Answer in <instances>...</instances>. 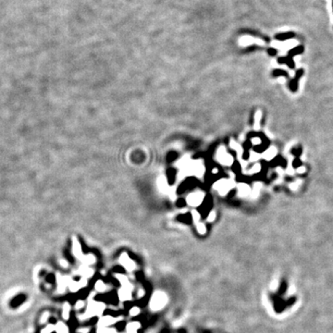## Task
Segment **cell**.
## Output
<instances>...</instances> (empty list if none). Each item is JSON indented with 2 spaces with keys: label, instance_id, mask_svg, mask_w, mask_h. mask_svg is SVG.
<instances>
[{
  "label": "cell",
  "instance_id": "1",
  "mask_svg": "<svg viewBox=\"0 0 333 333\" xmlns=\"http://www.w3.org/2000/svg\"><path fill=\"white\" fill-rule=\"evenodd\" d=\"M168 302V296L166 295L165 292L157 291L156 292L150 301V308L153 311H159L162 308H164Z\"/></svg>",
  "mask_w": 333,
  "mask_h": 333
},
{
  "label": "cell",
  "instance_id": "2",
  "mask_svg": "<svg viewBox=\"0 0 333 333\" xmlns=\"http://www.w3.org/2000/svg\"><path fill=\"white\" fill-rule=\"evenodd\" d=\"M104 309H105V305L102 304V302L91 301L88 305L85 316L91 317L95 316H101V314L104 312Z\"/></svg>",
  "mask_w": 333,
  "mask_h": 333
},
{
  "label": "cell",
  "instance_id": "3",
  "mask_svg": "<svg viewBox=\"0 0 333 333\" xmlns=\"http://www.w3.org/2000/svg\"><path fill=\"white\" fill-rule=\"evenodd\" d=\"M204 197H205V194L203 192H195L187 196L186 202L191 206H198L202 204Z\"/></svg>",
  "mask_w": 333,
  "mask_h": 333
},
{
  "label": "cell",
  "instance_id": "4",
  "mask_svg": "<svg viewBox=\"0 0 333 333\" xmlns=\"http://www.w3.org/2000/svg\"><path fill=\"white\" fill-rule=\"evenodd\" d=\"M119 263L121 264L122 266L126 268V270L129 271V272H132L136 268L135 263L130 258V256H129L126 253H123L121 255H120Z\"/></svg>",
  "mask_w": 333,
  "mask_h": 333
},
{
  "label": "cell",
  "instance_id": "5",
  "mask_svg": "<svg viewBox=\"0 0 333 333\" xmlns=\"http://www.w3.org/2000/svg\"><path fill=\"white\" fill-rule=\"evenodd\" d=\"M227 154L226 150L223 147H220L217 152V159L223 165H231L232 164V158Z\"/></svg>",
  "mask_w": 333,
  "mask_h": 333
},
{
  "label": "cell",
  "instance_id": "6",
  "mask_svg": "<svg viewBox=\"0 0 333 333\" xmlns=\"http://www.w3.org/2000/svg\"><path fill=\"white\" fill-rule=\"evenodd\" d=\"M119 320V318H118V317H113L111 316H105L101 317L99 322H98V325H99V328H108V326L115 324Z\"/></svg>",
  "mask_w": 333,
  "mask_h": 333
},
{
  "label": "cell",
  "instance_id": "7",
  "mask_svg": "<svg viewBox=\"0 0 333 333\" xmlns=\"http://www.w3.org/2000/svg\"><path fill=\"white\" fill-rule=\"evenodd\" d=\"M72 252L77 258H80V259L82 258V250H81L79 241L77 240L76 237L72 238Z\"/></svg>",
  "mask_w": 333,
  "mask_h": 333
},
{
  "label": "cell",
  "instance_id": "8",
  "mask_svg": "<svg viewBox=\"0 0 333 333\" xmlns=\"http://www.w3.org/2000/svg\"><path fill=\"white\" fill-rule=\"evenodd\" d=\"M302 73H304V71H302V70H299V71H297L296 75H295V78L292 79V80L290 81L289 86H290V88H291V90L292 91V92H295V91H297V88H298V80H299V78L302 75Z\"/></svg>",
  "mask_w": 333,
  "mask_h": 333
},
{
  "label": "cell",
  "instance_id": "9",
  "mask_svg": "<svg viewBox=\"0 0 333 333\" xmlns=\"http://www.w3.org/2000/svg\"><path fill=\"white\" fill-rule=\"evenodd\" d=\"M119 297L122 301H129L132 299V290H129L127 288H123L119 290Z\"/></svg>",
  "mask_w": 333,
  "mask_h": 333
},
{
  "label": "cell",
  "instance_id": "10",
  "mask_svg": "<svg viewBox=\"0 0 333 333\" xmlns=\"http://www.w3.org/2000/svg\"><path fill=\"white\" fill-rule=\"evenodd\" d=\"M116 278L119 279V281L120 282V284L122 285L123 288H127L129 290H132V285L131 284V282L129 281V279L126 276L124 275H121V274H119V275H116Z\"/></svg>",
  "mask_w": 333,
  "mask_h": 333
},
{
  "label": "cell",
  "instance_id": "11",
  "mask_svg": "<svg viewBox=\"0 0 333 333\" xmlns=\"http://www.w3.org/2000/svg\"><path fill=\"white\" fill-rule=\"evenodd\" d=\"M226 182L227 181L225 180H218L217 182L216 183V184H214V188H216L217 190L221 194L223 193H226V192L229 190V188H228V185L226 184Z\"/></svg>",
  "mask_w": 333,
  "mask_h": 333
},
{
  "label": "cell",
  "instance_id": "12",
  "mask_svg": "<svg viewBox=\"0 0 333 333\" xmlns=\"http://www.w3.org/2000/svg\"><path fill=\"white\" fill-rule=\"evenodd\" d=\"M140 328H141V324L139 322H131L127 325L126 332L127 333H137Z\"/></svg>",
  "mask_w": 333,
  "mask_h": 333
},
{
  "label": "cell",
  "instance_id": "13",
  "mask_svg": "<svg viewBox=\"0 0 333 333\" xmlns=\"http://www.w3.org/2000/svg\"><path fill=\"white\" fill-rule=\"evenodd\" d=\"M157 185H158V187H159V189H160V190L163 193H166V192H169V185H168V183H166V180L165 177H160L159 179H158Z\"/></svg>",
  "mask_w": 333,
  "mask_h": 333
},
{
  "label": "cell",
  "instance_id": "14",
  "mask_svg": "<svg viewBox=\"0 0 333 333\" xmlns=\"http://www.w3.org/2000/svg\"><path fill=\"white\" fill-rule=\"evenodd\" d=\"M278 62L279 64H287L290 67V69H294V62L292 60V57H279V58H278Z\"/></svg>",
  "mask_w": 333,
  "mask_h": 333
},
{
  "label": "cell",
  "instance_id": "15",
  "mask_svg": "<svg viewBox=\"0 0 333 333\" xmlns=\"http://www.w3.org/2000/svg\"><path fill=\"white\" fill-rule=\"evenodd\" d=\"M294 37V33L290 32V33H279L276 35V39L279 41H285L288 39H292Z\"/></svg>",
  "mask_w": 333,
  "mask_h": 333
},
{
  "label": "cell",
  "instance_id": "16",
  "mask_svg": "<svg viewBox=\"0 0 333 333\" xmlns=\"http://www.w3.org/2000/svg\"><path fill=\"white\" fill-rule=\"evenodd\" d=\"M304 49H305L304 47H302V45H299V47H295V48H293V49H292V50L289 51V53H288V57H293L295 55L302 54V53L304 52Z\"/></svg>",
  "mask_w": 333,
  "mask_h": 333
},
{
  "label": "cell",
  "instance_id": "17",
  "mask_svg": "<svg viewBox=\"0 0 333 333\" xmlns=\"http://www.w3.org/2000/svg\"><path fill=\"white\" fill-rule=\"evenodd\" d=\"M57 333H69V329L63 322H58L56 326Z\"/></svg>",
  "mask_w": 333,
  "mask_h": 333
},
{
  "label": "cell",
  "instance_id": "18",
  "mask_svg": "<svg viewBox=\"0 0 333 333\" xmlns=\"http://www.w3.org/2000/svg\"><path fill=\"white\" fill-rule=\"evenodd\" d=\"M70 313H71V305H70L69 302H65L64 306H63V312H62V316L65 320L69 319Z\"/></svg>",
  "mask_w": 333,
  "mask_h": 333
},
{
  "label": "cell",
  "instance_id": "19",
  "mask_svg": "<svg viewBox=\"0 0 333 333\" xmlns=\"http://www.w3.org/2000/svg\"><path fill=\"white\" fill-rule=\"evenodd\" d=\"M95 290H96L97 292H105V291H108V287L107 285H105L102 281H96V283H95Z\"/></svg>",
  "mask_w": 333,
  "mask_h": 333
},
{
  "label": "cell",
  "instance_id": "20",
  "mask_svg": "<svg viewBox=\"0 0 333 333\" xmlns=\"http://www.w3.org/2000/svg\"><path fill=\"white\" fill-rule=\"evenodd\" d=\"M81 260H82V262L84 263L86 266H90V265H92L95 262V257L93 254H90L86 256H82V258Z\"/></svg>",
  "mask_w": 333,
  "mask_h": 333
},
{
  "label": "cell",
  "instance_id": "21",
  "mask_svg": "<svg viewBox=\"0 0 333 333\" xmlns=\"http://www.w3.org/2000/svg\"><path fill=\"white\" fill-rule=\"evenodd\" d=\"M81 274H82V276L84 277L85 278H91V277L94 275V270L92 268H88V267H84V268H82V269H81Z\"/></svg>",
  "mask_w": 333,
  "mask_h": 333
},
{
  "label": "cell",
  "instance_id": "22",
  "mask_svg": "<svg viewBox=\"0 0 333 333\" xmlns=\"http://www.w3.org/2000/svg\"><path fill=\"white\" fill-rule=\"evenodd\" d=\"M196 229H197V231L200 233V234H205L206 232V225L203 224V223H196Z\"/></svg>",
  "mask_w": 333,
  "mask_h": 333
},
{
  "label": "cell",
  "instance_id": "23",
  "mask_svg": "<svg viewBox=\"0 0 333 333\" xmlns=\"http://www.w3.org/2000/svg\"><path fill=\"white\" fill-rule=\"evenodd\" d=\"M273 76L277 77V76H285V77H289L288 73H287L285 71H281V70H275L273 71Z\"/></svg>",
  "mask_w": 333,
  "mask_h": 333
},
{
  "label": "cell",
  "instance_id": "24",
  "mask_svg": "<svg viewBox=\"0 0 333 333\" xmlns=\"http://www.w3.org/2000/svg\"><path fill=\"white\" fill-rule=\"evenodd\" d=\"M98 333H118L115 329H109V328H99L98 329Z\"/></svg>",
  "mask_w": 333,
  "mask_h": 333
},
{
  "label": "cell",
  "instance_id": "25",
  "mask_svg": "<svg viewBox=\"0 0 333 333\" xmlns=\"http://www.w3.org/2000/svg\"><path fill=\"white\" fill-rule=\"evenodd\" d=\"M53 330H56V326L54 325H48L47 327H45L44 329L42 330V333H51Z\"/></svg>",
  "mask_w": 333,
  "mask_h": 333
},
{
  "label": "cell",
  "instance_id": "26",
  "mask_svg": "<svg viewBox=\"0 0 333 333\" xmlns=\"http://www.w3.org/2000/svg\"><path fill=\"white\" fill-rule=\"evenodd\" d=\"M192 215H193V221H194L195 223H198L199 220H200V215H199L198 212H197V211H195V210H193V211L192 212Z\"/></svg>",
  "mask_w": 333,
  "mask_h": 333
},
{
  "label": "cell",
  "instance_id": "27",
  "mask_svg": "<svg viewBox=\"0 0 333 333\" xmlns=\"http://www.w3.org/2000/svg\"><path fill=\"white\" fill-rule=\"evenodd\" d=\"M140 308L138 307H132L131 310H130V315L132 316H138L140 314Z\"/></svg>",
  "mask_w": 333,
  "mask_h": 333
},
{
  "label": "cell",
  "instance_id": "28",
  "mask_svg": "<svg viewBox=\"0 0 333 333\" xmlns=\"http://www.w3.org/2000/svg\"><path fill=\"white\" fill-rule=\"evenodd\" d=\"M216 219V212L215 211H211L210 213H209V215H208V217H207V221L208 222H212V221H214Z\"/></svg>",
  "mask_w": 333,
  "mask_h": 333
},
{
  "label": "cell",
  "instance_id": "29",
  "mask_svg": "<svg viewBox=\"0 0 333 333\" xmlns=\"http://www.w3.org/2000/svg\"><path fill=\"white\" fill-rule=\"evenodd\" d=\"M301 165H302V162L300 161L299 158H296V159L293 160V163H292L293 168H298V166H300Z\"/></svg>",
  "mask_w": 333,
  "mask_h": 333
},
{
  "label": "cell",
  "instance_id": "30",
  "mask_svg": "<svg viewBox=\"0 0 333 333\" xmlns=\"http://www.w3.org/2000/svg\"><path fill=\"white\" fill-rule=\"evenodd\" d=\"M83 306H84V302H83V301H79V302H77V304H76V306H75V308H76V309H81V308H82Z\"/></svg>",
  "mask_w": 333,
  "mask_h": 333
},
{
  "label": "cell",
  "instance_id": "31",
  "mask_svg": "<svg viewBox=\"0 0 333 333\" xmlns=\"http://www.w3.org/2000/svg\"><path fill=\"white\" fill-rule=\"evenodd\" d=\"M78 333H89L90 332V329L89 328H81L80 329L77 330Z\"/></svg>",
  "mask_w": 333,
  "mask_h": 333
},
{
  "label": "cell",
  "instance_id": "32",
  "mask_svg": "<svg viewBox=\"0 0 333 333\" xmlns=\"http://www.w3.org/2000/svg\"><path fill=\"white\" fill-rule=\"evenodd\" d=\"M268 54L270 55V56H275V55H277V49H274V48H268Z\"/></svg>",
  "mask_w": 333,
  "mask_h": 333
},
{
  "label": "cell",
  "instance_id": "33",
  "mask_svg": "<svg viewBox=\"0 0 333 333\" xmlns=\"http://www.w3.org/2000/svg\"><path fill=\"white\" fill-rule=\"evenodd\" d=\"M48 315H49L48 313H45V314L42 316V319H41V322H42V323H44L45 321L47 320V316H48Z\"/></svg>",
  "mask_w": 333,
  "mask_h": 333
},
{
  "label": "cell",
  "instance_id": "34",
  "mask_svg": "<svg viewBox=\"0 0 333 333\" xmlns=\"http://www.w3.org/2000/svg\"><path fill=\"white\" fill-rule=\"evenodd\" d=\"M60 263H61V265H62V266H63L64 268H67V267H68V263H67V262H64L63 260H61V261H60Z\"/></svg>",
  "mask_w": 333,
  "mask_h": 333
},
{
  "label": "cell",
  "instance_id": "35",
  "mask_svg": "<svg viewBox=\"0 0 333 333\" xmlns=\"http://www.w3.org/2000/svg\"><path fill=\"white\" fill-rule=\"evenodd\" d=\"M213 173H217V169H213Z\"/></svg>",
  "mask_w": 333,
  "mask_h": 333
}]
</instances>
